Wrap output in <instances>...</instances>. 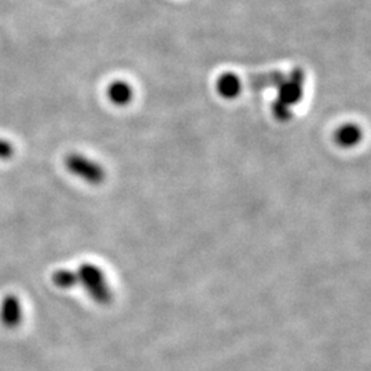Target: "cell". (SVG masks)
Returning a JSON list of instances; mask_svg holds the SVG:
<instances>
[{
	"label": "cell",
	"instance_id": "6da1fadb",
	"mask_svg": "<svg viewBox=\"0 0 371 371\" xmlns=\"http://www.w3.org/2000/svg\"><path fill=\"white\" fill-rule=\"evenodd\" d=\"M77 277H79V283L83 285V287L87 290V293L90 294L93 301L99 304L109 303L112 293L106 278L99 267L93 264H83L77 271Z\"/></svg>",
	"mask_w": 371,
	"mask_h": 371
},
{
	"label": "cell",
	"instance_id": "7a4b0ae2",
	"mask_svg": "<svg viewBox=\"0 0 371 371\" xmlns=\"http://www.w3.org/2000/svg\"><path fill=\"white\" fill-rule=\"evenodd\" d=\"M65 162H66V168L73 175L82 178L83 181L91 185H99L105 181L103 168L90 158H86L80 155H67Z\"/></svg>",
	"mask_w": 371,
	"mask_h": 371
},
{
	"label": "cell",
	"instance_id": "3957f363",
	"mask_svg": "<svg viewBox=\"0 0 371 371\" xmlns=\"http://www.w3.org/2000/svg\"><path fill=\"white\" fill-rule=\"evenodd\" d=\"M303 84H304V73L300 69L292 72L290 79L285 80L279 86L278 100L286 106L294 105L301 99L303 95Z\"/></svg>",
	"mask_w": 371,
	"mask_h": 371
},
{
	"label": "cell",
	"instance_id": "277c9868",
	"mask_svg": "<svg viewBox=\"0 0 371 371\" xmlns=\"http://www.w3.org/2000/svg\"><path fill=\"white\" fill-rule=\"evenodd\" d=\"M0 322L7 329H15L22 322V306L18 297L8 294L0 306Z\"/></svg>",
	"mask_w": 371,
	"mask_h": 371
},
{
	"label": "cell",
	"instance_id": "5b68a950",
	"mask_svg": "<svg viewBox=\"0 0 371 371\" xmlns=\"http://www.w3.org/2000/svg\"><path fill=\"white\" fill-rule=\"evenodd\" d=\"M286 80L280 72H267V73H254L247 76V87L252 90H264L278 87Z\"/></svg>",
	"mask_w": 371,
	"mask_h": 371
},
{
	"label": "cell",
	"instance_id": "8992f818",
	"mask_svg": "<svg viewBox=\"0 0 371 371\" xmlns=\"http://www.w3.org/2000/svg\"><path fill=\"white\" fill-rule=\"evenodd\" d=\"M241 90H242L241 80L234 73H224L217 80V91L223 98L227 99L237 98Z\"/></svg>",
	"mask_w": 371,
	"mask_h": 371
},
{
	"label": "cell",
	"instance_id": "52a82bcc",
	"mask_svg": "<svg viewBox=\"0 0 371 371\" xmlns=\"http://www.w3.org/2000/svg\"><path fill=\"white\" fill-rule=\"evenodd\" d=\"M360 138H362V132L359 126L353 124H346L336 132V142L342 148L355 146L360 141Z\"/></svg>",
	"mask_w": 371,
	"mask_h": 371
},
{
	"label": "cell",
	"instance_id": "ba28073f",
	"mask_svg": "<svg viewBox=\"0 0 371 371\" xmlns=\"http://www.w3.org/2000/svg\"><path fill=\"white\" fill-rule=\"evenodd\" d=\"M109 99L116 105H126L132 99V89L124 82H115L108 90Z\"/></svg>",
	"mask_w": 371,
	"mask_h": 371
},
{
	"label": "cell",
	"instance_id": "9c48e42d",
	"mask_svg": "<svg viewBox=\"0 0 371 371\" xmlns=\"http://www.w3.org/2000/svg\"><path fill=\"white\" fill-rule=\"evenodd\" d=\"M53 282H54L56 286H58L61 289L74 287L76 285H79L77 271H72V270H57L53 274Z\"/></svg>",
	"mask_w": 371,
	"mask_h": 371
},
{
	"label": "cell",
	"instance_id": "30bf717a",
	"mask_svg": "<svg viewBox=\"0 0 371 371\" xmlns=\"http://www.w3.org/2000/svg\"><path fill=\"white\" fill-rule=\"evenodd\" d=\"M273 113H274L275 119L279 120V122H287V120L290 119V116H292L289 106H286L285 103L279 102L278 99H277V102L273 105Z\"/></svg>",
	"mask_w": 371,
	"mask_h": 371
},
{
	"label": "cell",
	"instance_id": "8fae6325",
	"mask_svg": "<svg viewBox=\"0 0 371 371\" xmlns=\"http://www.w3.org/2000/svg\"><path fill=\"white\" fill-rule=\"evenodd\" d=\"M14 155V146L6 139H0V160H10Z\"/></svg>",
	"mask_w": 371,
	"mask_h": 371
}]
</instances>
